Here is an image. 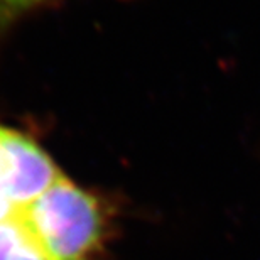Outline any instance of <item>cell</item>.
Segmentation results:
<instances>
[{
    "mask_svg": "<svg viewBox=\"0 0 260 260\" xmlns=\"http://www.w3.org/2000/svg\"><path fill=\"white\" fill-rule=\"evenodd\" d=\"M15 216L48 260H86L103 233L98 201L64 176Z\"/></svg>",
    "mask_w": 260,
    "mask_h": 260,
    "instance_id": "obj_1",
    "label": "cell"
},
{
    "mask_svg": "<svg viewBox=\"0 0 260 260\" xmlns=\"http://www.w3.org/2000/svg\"><path fill=\"white\" fill-rule=\"evenodd\" d=\"M61 176L39 145L0 127V194L12 203L15 211L48 191Z\"/></svg>",
    "mask_w": 260,
    "mask_h": 260,
    "instance_id": "obj_2",
    "label": "cell"
},
{
    "mask_svg": "<svg viewBox=\"0 0 260 260\" xmlns=\"http://www.w3.org/2000/svg\"><path fill=\"white\" fill-rule=\"evenodd\" d=\"M0 260H48L17 216L0 221Z\"/></svg>",
    "mask_w": 260,
    "mask_h": 260,
    "instance_id": "obj_3",
    "label": "cell"
},
{
    "mask_svg": "<svg viewBox=\"0 0 260 260\" xmlns=\"http://www.w3.org/2000/svg\"><path fill=\"white\" fill-rule=\"evenodd\" d=\"M38 2L41 0H0V25L10 22L25 9L32 7Z\"/></svg>",
    "mask_w": 260,
    "mask_h": 260,
    "instance_id": "obj_4",
    "label": "cell"
},
{
    "mask_svg": "<svg viewBox=\"0 0 260 260\" xmlns=\"http://www.w3.org/2000/svg\"><path fill=\"white\" fill-rule=\"evenodd\" d=\"M12 216H15V208L12 206V203H10L7 198H4L0 194V221H5Z\"/></svg>",
    "mask_w": 260,
    "mask_h": 260,
    "instance_id": "obj_5",
    "label": "cell"
}]
</instances>
